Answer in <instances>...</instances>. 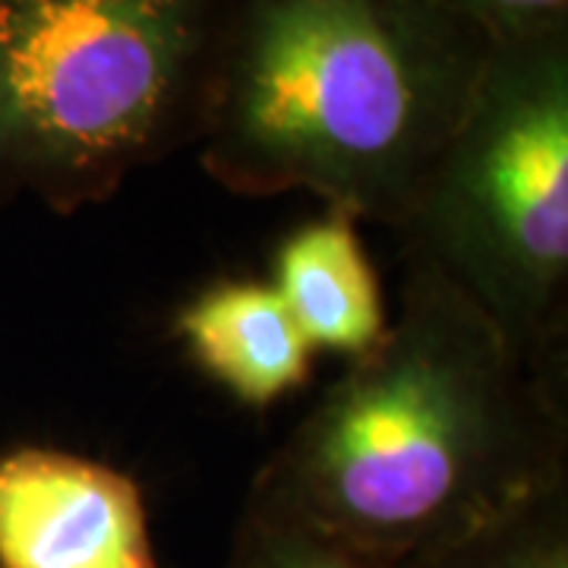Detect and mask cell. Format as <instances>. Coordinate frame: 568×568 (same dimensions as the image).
Returning a JSON list of instances; mask_svg holds the SVG:
<instances>
[{
    "instance_id": "6da1fadb",
    "label": "cell",
    "mask_w": 568,
    "mask_h": 568,
    "mask_svg": "<svg viewBox=\"0 0 568 568\" xmlns=\"http://www.w3.org/2000/svg\"><path fill=\"white\" fill-rule=\"evenodd\" d=\"M568 480V376L515 354L429 265L256 470L246 499L405 568Z\"/></svg>"
},
{
    "instance_id": "7a4b0ae2",
    "label": "cell",
    "mask_w": 568,
    "mask_h": 568,
    "mask_svg": "<svg viewBox=\"0 0 568 568\" xmlns=\"http://www.w3.org/2000/svg\"><path fill=\"white\" fill-rule=\"evenodd\" d=\"M489 51L433 0H231L200 164L227 193H310L398 231Z\"/></svg>"
},
{
    "instance_id": "3957f363",
    "label": "cell",
    "mask_w": 568,
    "mask_h": 568,
    "mask_svg": "<svg viewBox=\"0 0 568 568\" xmlns=\"http://www.w3.org/2000/svg\"><path fill=\"white\" fill-rule=\"evenodd\" d=\"M231 0H0V205H104L196 145Z\"/></svg>"
},
{
    "instance_id": "277c9868",
    "label": "cell",
    "mask_w": 568,
    "mask_h": 568,
    "mask_svg": "<svg viewBox=\"0 0 568 568\" xmlns=\"http://www.w3.org/2000/svg\"><path fill=\"white\" fill-rule=\"evenodd\" d=\"M395 234L515 354L568 376V32L493 44Z\"/></svg>"
},
{
    "instance_id": "5b68a950",
    "label": "cell",
    "mask_w": 568,
    "mask_h": 568,
    "mask_svg": "<svg viewBox=\"0 0 568 568\" xmlns=\"http://www.w3.org/2000/svg\"><path fill=\"white\" fill-rule=\"evenodd\" d=\"M0 568H164L140 484L51 446L0 455Z\"/></svg>"
},
{
    "instance_id": "8992f818",
    "label": "cell",
    "mask_w": 568,
    "mask_h": 568,
    "mask_svg": "<svg viewBox=\"0 0 568 568\" xmlns=\"http://www.w3.org/2000/svg\"><path fill=\"white\" fill-rule=\"evenodd\" d=\"M174 335L212 383L253 410L304 386L316 357L272 282L256 278L203 287L181 306Z\"/></svg>"
},
{
    "instance_id": "52a82bcc",
    "label": "cell",
    "mask_w": 568,
    "mask_h": 568,
    "mask_svg": "<svg viewBox=\"0 0 568 568\" xmlns=\"http://www.w3.org/2000/svg\"><path fill=\"white\" fill-rule=\"evenodd\" d=\"M357 219L325 209L297 224L272 256V287L313 351L361 357L386 335V304Z\"/></svg>"
},
{
    "instance_id": "ba28073f",
    "label": "cell",
    "mask_w": 568,
    "mask_h": 568,
    "mask_svg": "<svg viewBox=\"0 0 568 568\" xmlns=\"http://www.w3.org/2000/svg\"><path fill=\"white\" fill-rule=\"evenodd\" d=\"M405 568H568V480Z\"/></svg>"
},
{
    "instance_id": "9c48e42d",
    "label": "cell",
    "mask_w": 568,
    "mask_h": 568,
    "mask_svg": "<svg viewBox=\"0 0 568 568\" xmlns=\"http://www.w3.org/2000/svg\"><path fill=\"white\" fill-rule=\"evenodd\" d=\"M222 568H392L246 499Z\"/></svg>"
},
{
    "instance_id": "30bf717a",
    "label": "cell",
    "mask_w": 568,
    "mask_h": 568,
    "mask_svg": "<svg viewBox=\"0 0 568 568\" xmlns=\"http://www.w3.org/2000/svg\"><path fill=\"white\" fill-rule=\"evenodd\" d=\"M493 44L568 32V0H433Z\"/></svg>"
}]
</instances>
